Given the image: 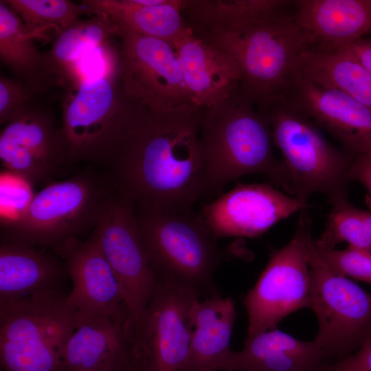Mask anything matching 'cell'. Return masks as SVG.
<instances>
[{"label": "cell", "mask_w": 371, "mask_h": 371, "mask_svg": "<svg viewBox=\"0 0 371 371\" xmlns=\"http://www.w3.org/2000/svg\"><path fill=\"white\" fill-rule=\"evenodd\" d=\"M201 108L153 113L140 107L107 171L142 207L189 210L207 196L199 143Z\"/></svg>", "instance_id": "cell-1"}, {"label": "cell", "mask_w": 371, "mask_h": 371, "mask_svg": "<svg viewBox=\"0 0 371 371\" xmlns=\"http://www.w3.org/2000/svg\"><path fill=\"white\" fill-rule=\"evenodd\" d=\"M199 143L207 196L251 174L264 175L290 193L289 175L282 160L275 157L269 126L240 87L201 108Z\"/></svg>", "instance_id": "cell-2"}, {"label": "cell", "mask_w": 371, "mask_h": 371, "mask_svg": "<svg viewBox=\"0 0 371 371\" xmlns=\"http://www.w3.org/2000/svg\"><path fill=\"white\" fill-rule=\"evenodd\" d=\"M194 33L236 60L240 87L256 106L286 95L300 56L310 49L307 34L287 10L231 27Z\"/></svg>", "instance_id": "cell-3"}, {"label": "cell", "mask_w": 371, "mask_h": 371, "mask_svg": "<svg viewBox=\"0 0 371 371\" xmlns=\"http://www.w3.org/2000/svg\"><path fill=\"white\" fill-rule=\"evenodd\" d=\"M135 208L140 238L159 281L203 299L218 294L213 276L223 253L200 214L192 209Z\"/></svg>", "instance_id": "cell-4"}, {"label": "cell", "mask_w": 371, "mask_h": 371, "mask_svg": "<svg viewBox=\"0 0 371 371\" xmlns=\"http://www.w3.org/2000/svg\"><path fill=\"white\" fill-rule=\"evenodd\" d=\"M118 192L106 171H85L46 185L14 217L2 238L53 249L94 229Z\"/></svg>", "instance_id": "cell-5"}, {"label": "cell", "mask_w": 371, "mask_h": 371, "mask_svg": "<svg viewBox=\"0 0 371 371\" xmlns=\"http://www.w3.org/2000/svg\"><path fill=\"white\" fill-rule=\"evenodd\" d=\"M67 87L61 125L68 163L87 162L108 168L139 109L122 91L118 60Z\"/></svg>", "instance_id": "cell-6"}, {"label": "cell", "mask_w": 371, "mask_h": 371, "mask_svg": "<svg viewBox=\"0 0 371 371\" xmlns=\"http://www.w3.org/2000/svg\"><path fill=\"white\" fill-rule=\"evenodd\" d=\"M281 152L290 194L308 203L315 193L328 201L346 197L354 157L330 144L315 123L285 97L257 106Z\"/></svg>", "instance_id": "cell-7"}, {"label": "cell", "mask_w": 371, "mask_h": 371, "mask_svg": "<svg viewBox=\"0 0 371 371\" xmlns=\"http://www.w3.org/2000/svg\"><path fill=\"white\" fill-rule=\"evenodd\" d=\"M77 309L61 289L0 302V359L4 371H60Z\"/></svg>", "instance_id": "cell-8"}, {"label": "cell", "mask_w": 371, "mask_h": 371, "mask_svg": "<svg viewBox=\"0 0 371 371\" xmlns=\"http://www.w3.org/2000/svg\"><path fill=\"white\" fill-rule=\"evenodd\" d=\"M113 21L120 41L118 76L126 97L153 113L179 112L196 106L172 45Z\"/></svg>", "instance_id": "cell-9"}, {"label": "cell", "mask_w": 371, "mask_h": 371, "mask_svg": "<svg viewBox=\"0 0 371 371\" xmlns=\"http://www.w3.org/2000/svg\"><path fill=\"white\" fill-rule=\"evenodd\" d=\"M310 308L316 315L314 339L328 361L355 352L371 334V293L328 265L310 245Z\"/></svg>", "instance_id": "cell-10"}, {"label": "cell", "mask_w": 371, "mask_h": 371, "mask_svg": "<svg viewBox=\"0 0 371 371\" xmlns=\"http://www.w3.org/2000/svg\"><path fill=\"white\" fill-rule=\"evenodd\" d=\"M300 212L293 236L271 252L257 282L245 297L247 337L275 329L289 314L311 306V219L306 209Z\"/></svg>", "instance_id": "cell-11"}, {"label": "cell", "mask_w": 371, "mask_h": 371, "mask_svg": "<svg viewBox=\"0 0 371 371\" xmlns=\"http://www.w3.org/2000/svg\"><path fill=\"white\" fill-rule=\"evenodd\" d=\"M91 235L120 284L133 320L136 319L160 282L142 242L133 201L118 191Z\"/></svg>", "instance_id": "cell-12"}, {"label": "cell", "mask_w": 371, "mask_h": 371, "mask_svg": "<svg viewBox=\"0 0 371 371\" xmlns=\"http://www.w3.org/2000/svg\"><path fill=\"white\" fill-rule=\"evenodd\" d=\"M197 299L188 289L160 282L147 307L132 320L133 352L151 371H179L184 365L192 334V308Z\"/></svg>", "instance_id": "cell-13"}, {"label": "cell", "mask_w": 371, "mask_h": 371, "mask_svg": "<svg viewBox=\"0 0 371 371\" xmlns=\"http://www.w3.org/2000/svg\"><path fill=\"white\" fill-rule=\"evenodd\" d=\"M0 159L3 167L29 184L52 183L69 164L62 125L32 100L1 130Z\"/></svg>", "instance_id": "cell-14"}, {"label": "cell", "mask_w": 371, "mask_h": 371, "mask_svg": "<svg viewBox=\"0 0 371 371\" xmlns=\"http://www.w3.org/2000/svg\"><path fill=\"white\" fill-rule=\"evenodd\" d=\"M308 207L269 183L238 184L205 205L200 216L216 238L256 237Z\"/></svg>", "instance_id": "cell-15"}, {"label": "cell", "mask_w": 371, "mask_h": 371, "mask_svg": "<svg viewBox=\"0 0 371 371\" xmlns=\"http://www.w3.org/2000/svg\"><path fill=\"white\" fill-rule=\"evenodd\" d=\"M65 263L72 289L68 298L78 317L132 318L120 284L95 238L71 239L52 249Z\"/></svg>", "instance_id": "cell-16"}, {"label": "cell", "mask_w": 371, "mask_h": 371, "mask_svg": "<svg viewBox=\"0 0 371 371\" xmlns=\"http://www.w3.org/2000/svg\"><path fill=\"white\" fill-rule=\"evenodd\" d=\"M353 157L371 150V109L344 92L295 73L284 96Z\"/></svg>", "instance_id": "cell-17"}, {"label": "cell", "mask_w": 371, "mask_h": 371, "mask_svg": "<svg viewBox=\"0 0 371 371\" xmlns=\"http://www.w3.org/2000/svg\"><path fill=\"white\" fill-rule=\"evenodd\" d=\"M132 318L80 317L62 355L63 371H115L133 355Z\"/></svg>", "instance_id": "cell-18"}, {"label": "cell", "mask_w": 371, "mask_h": 371, "mask_svg": "<svg viewBox=\"0 0 371 371\" xmlns=\"http://www.w3.org/2000/svg\"><path fill=\"white\" fill-rule=\"evenodd\" d=\"M172 45L196 106L213 105L240 87V72L236 60L190 27Z\"/></svg>", "instance_id": "cell-19"}, {"label": "cell", "mask_w": 371, "mask_h": 371, "mask_svg": "<svg viewBox=\"0 0 371 371\" xmlns=\"http://www.w3.org/2000/svg\"><path fill=\"white\" fill-rule=\"evenodd\" d=\"M293 8L309 50L331 52L371 36L370 0H299Z\"/></svg>", "instance_id": "cell-20"}, {"label": "cell", "mask_w": 371, "mask_h": 371, "mask_svg": "<svg viewBox=\"0 0 371 371\" xmlns=\"http://www.w3.org/2000/svg\"><path fill=\"white\" fill-rule=\"evenodd\" d=\"M67 278L65 263L52 250L1 237L0 302L61 289Z\"/></svg>", "instance_id": "cell-21"}, {"label": "cell", "mask_w": 371, "mask_h": 371, "mask_svg": "<svg viewBox=\"0 0 371 371\" xmlns=\"http://www.w3.org/2000/svg\"><path fill=\"white\" fill-rule=\"evenodd\" d=\"M329 363L315 341H301L276 328L247 337L218 371H323Z\"/></svg>", "instance_id": "cell-22"}, {"label": "cell", "mask_w": 371, "mask_h": 371, "mask_svg": "<svg viewBox=\"0 0 371 371\" xmlns=\"http://www.w3.org/2000/svg\"><path fill=\"white\" fill-rule=\"evenodd\" d=\"M231 297L219 294L197 299L192 308V334L188 355L179 371H218L231 352L230 338L236 319Z\"/></svg>", "instance_id": "cell-23"}, {"label": "cell", "mask_w": 371, "mask_h": 371, "mask_svg": "<svg viewBox=\"0 0 371 371\" xmlns=\"http://www.w3.org/2000/svg\"><path fill=\"white\" fill-rule=\"evenodd\" d=\"M81 3L91 14L171 44L188 27L182 13L181 0H85Z\"/></svg>", "instance_id": "cell-24"}, {"label": "cell", "mask_w": 371, "mask_h": 371, "mask_svg": "<svg viewBox=\"0 0 371 371\" xmlns=\"http://www.w3.org/2000/svg\"><path fill=\"white\" fill-rule=\"evenodd\" d=\"M31 32L19 15L0 1V58L12 77L36 88L41 93L60 84L51 68L47 53L37 49Z\"/></svg>", "instance_id": "cell-25"}, {"label": "cell", "mask_w": 371, "mask_h": 371, "mask_svg": "<svg viewBox=\"0 0 371 371\" xmlns=\"http://www.w3.org/2000/svg\"><path fill=\"white\" fill-rule=\"evenodd\" d=\"M296 73L322 86L335 88L371 109V73L348 50H307Z\"/></svg>", "instance_id": "cell-26"}, {"label": "cell", "mask_w": 371, "mask_h": 371, "mask_svg": "<svg viewBox=\"0 0 371 371\" xmlns=\"http://www.w3.org/2000/svg\"><path fill=\"white\" fill-rule=\"evenodd\" d=\"M286 0H181L185 21L194 32L231 27L287 10Z\"/></svg>", "instance_id": "cell-27"}, {"label": "cell", "mask_w": 371, "mask_h": 371, "mask_svg": "<svg viewBox=\"0 0 371 371\" xmlns=\"http://www.w3.org/2000/svg\"><path fill=\"white\" fill-rule=\"evenodd\" d=\"M115 29L112 20L96 15L88 20L78 19L56 33L47 56L60 83L67 85L76 63L87 52L109 45L112 36H115Z\"/></svg>", "instance_id": "cell-28"}, {"label": "cell", "mask_w": 371, "mask_h": 371, "mask_svg": "<svg viewBox=\"0 0 371 371\" xmlns=\"http://www.w3.org/2000/svg\"><path fill=\"white\" fill-rule=\"evenodd\" d=\"M332 205L324 230L313 240L319 249H335L341 243L348 247L371 253V210L359 209L346 197L330 203Z\"/></svg>", "instance_id": "cell-29"}, {"label": "cell", "mask_w": 371, "mask_h": 371, "mask_svg": "<svg viewBox=\"0 0 371 371\" xmlns=\"http://www.w3.org/2000/svg\"><path fill=\"white\" fill-rule=\"evenodd\" d=\"M21 18L31 32L53 28L56 33L67 27L81 15L91 14L82 3L69 0H3Z\"/></svg>", "instance_id": "cell-30"}, {"label": "cell", "mask_w": 371, "mask_h": 371, "mask_svg": "<svg viewBox=\"0 0 371 371\" xmlns=\"http://www.w3.org/2000/svg\"><path fill=\"white\" fill-rule=\"evenodd\" d=\"M315 247L319 256L333 269L371 285V253L350 247L343 250Z\"/></svg>", "instance_id": "cell-31"}, {"label": "cell", "mask_w": 371, "mask_h": 371, "mask_svg": "<svg viewBox=\"0 0 371 371\" xmlns=\"http://www.w3.org/2000/svg\"><path fill=\"white\" fill-rule=\"evenodd\" d=\"M41 91L13 77L0 76V124L5 125Z\"/></svg>", "instance_id": "cell-32"}, {"label": "cell", "mask_w": 371, "mask_h": 371, "mask_svg": "<svg viewBox=\"0 0 371 371\" xmlns=\"http://www.w3.org/2000/svg\"><path fill=\"white\" fill-rule=\"evenodd\" d=\"M323 371H371V334L355 352L343 360L328 363Z\"/></svg>", "instance_id": "cell-33"}, {"label": "cell", "mask_w": 371, "mask_h": 371, "mask_svg": "<svg viewBox=\"0 0 371 371\" xmlns=\"http://www.w3.org/2000/svg\"><path fill=\"white\" fill-rule=\"evenodd\" d=\"M349 177L350 181L361 183L371 195V150L354 157Z\"/></svg>", "instance_id": "cell-34"}, {"label": "cell", "mask_w": 371, "mask_h": 371, "mask_svg": "<svg viewBox=\"0 0 371 371\" xmlns=\"http://www.w3.org/2000/svg\"><path fill=\"white\" fill-rule=\"evenodd\" d=\"M341 47L350 52L371 73V37L359 39Z\"/></svg>", "instance_id": "cell-35"}, {"label": "cell", "mask_w": 371, "mask_h": 371, "mask_svg": "<svg viewBox=\"0 0 371 371\" xmlns=\"http://www.w3.org/2000/svg\"><path fill=\"white\" fill-rule=\"evenodd\" d=\"M123 371H151V370L146 363L133 353L132 357Z\"/></svg>", "instance_id": "cell-36"}, {"label": "cell", "mask_w": 371, "mask_h": 371, "mask_svg": "<svg viewBox=\"0 0 371 371\" xmlns=\"http://www.w3.org/2000/svg\"><path fill=\"white\" fill-rule=\"evenodd\" d=\"M126 365H127V364H126ZM126 366H125L123 368H122V369H120V370H115V371H123V370L124 369V368L126 367ZM60 371H63V370H61Z\"/></svg>", "instance_id": "cell-37"}, {"label": "cell", "mask_w": 371, "mask_h": 371, "mask_svg": "<svg viewBox=\"0 0 371 371\" xmlns=\"http://www.w3.org/2000/svg\"><path fill=\"white\" fill-rule=\"evenodd\" d=\"M370 2H371V0H370Z\"/></svg>", "instance_id": "cell-38"}]
</instances>
